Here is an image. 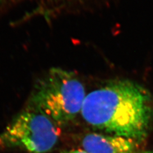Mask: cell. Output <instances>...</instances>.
Listing matches in <instances>:
<instances>
[{
	"label": "cell",
	"instance_id": "6da1fadb",
	"mask_svg": "<svg viewBox=\"0 0 153 153\" xmlns=\"http://www.w3.org/2000/svg\"><path fill=\"white\" fill-rule=\"evenodd\" d=\"M80 113L97 130L140 143L153 125V97L135 82L112 80L86 95Z\"/></svg>",
	"mask_w": 153,
	"mask_h": 153
},
{
	"label": "cell",
	"instance_id": "7a4b0ae2",
	"mask_svg": "<svg viewBox=\"0 0 153 153\" xmlns=\"http://www.w3.org/2000/svg\"><path fill=\"white\" fill-rule=\"evenodd\" d=\"M85 97L84 85L73 72L52 68L36 82L27 108L65 125L81 112Z\"/></svg>",
	"mask_w": 153,
	"mask_h": 153
},
{
	"label": "cell",
	"instance_id": "3957f363",
	"mask_svg": "<svg viewBox=\"0 0 153 153\" xmlns=\"http://www.w3.org/2000/svg\"><path fill=\"white\" fill-rule=\"evenodd\" d=\"M57 126L45 115L27 107L0 133V149L18 148L28 153H47L58 142Z\"/></svg>",
	"mask_w": 153,
	"mask_h": 153
},
{
	"label": "cell",
	"instance_id": "277c9868",
	"mask_svg": "<svg viewBox=\"0 0 153 153\" xmlns=\"http://www.w3.org/2000/svg\"><path fill=\"white\" fill-rule=\"evenodd\" d=\"M80 143L88 153H133L139 151L140 142L118 135L92 133L85 135Z\"/></svg>",
	"mask_w": 153,
	"mask_h": 153
},
{
	"label": "cell",
	"instance_id": "5b68a950",
	"mask_svg": "<svg viewBox=\"0 0 153 153\" xmlns=\"http://www.w3.org/2000/svg\"><path fill=\"white\" fill-rule=\"evenodd\" d=\"M61 153H88V152H86L84 149H71V150L64 151L63 152H61Z\"/></svg>",
	"mask_w": 153,
	"mask_h": 153
},
{
	"label": "cell",
	"instance_id": "8992f818",
	"mask_svg": "<svg viewBox=\"0 0 153 153\" xmlns=\"http://www.w3.org/2000/svg\"><path fill=\"white\" fill-rule=\"evenodd\" d=\"M133 153H153V150H146V151H138Z\"/></svg>",
	"mask_w": 153,
	"mask_h": 153
}]
</instances>
